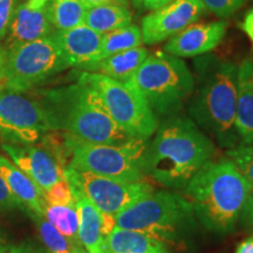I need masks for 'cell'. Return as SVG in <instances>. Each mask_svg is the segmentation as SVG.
<instances>
[{"label":"cell","instance_id":"9a60e30c","mask_svg":"<svg viewBox=\"0 0 253 253\" xmlns=\"http://www.w3.org/2000/svg\"><path fill=\"white\" fill-rule=\"evenodd\" d=\"M54 31L45 7L33 9L25 1L18 6L1 46L5 53L9 52L25 43L49 37Z\"/></svg>","mask_w":253,"mask_h":253},{"label":"cell","instance_id":"8d00e7d4","mask_svg":"<svg viewBox=\"0 0 253 253\" xmlns=\"http://www.w3.org/2000/svg\"><path fill=\"white\" fill-rule=\"evenodd\" d=\"M80 1L84 4V6L86 8L95 7V6L106 5V4H114V2H116L115 0H80Z\"/></svg>","mask_w":253,"mask_h":253},{"label":"cell","instance_id":"ba28073f","mask_svg":"<svg viewBox=\"0 0 253 253\" xmlns=\"http://www.w3.org/2000/svg\"><path fill=\"white\" fill-rule=\"evenodd\" d=\"M78 81L93 88L110 118L131 138L149 140L155 134L158 116L130 84L94 72H82Z\"/></svg>","mask_w":253,"mask_h":253},{"label":"cell","instance_id":"7bdbcfd3","mask_svg":"<svg viewBox=\"0 0 253 253\" xmlns=\"http://www.w3.org/2000/svg\"><path fill=\"white\" fill-rule=\"evenodd\" d=\"M77 253H86V251H84V250H80V251L77 252Z\"/></svg>","mask_w":253,"mask_h":253},{"label":"cell","instance_id":"836d02e7","mask_svg":"<svg viewBox=\"0 0 253 253\" xmlns=\"http://www.w3.org/2000/svg\"><path fill=\"white\" fill-rule=\"evenodd\" d=\"M173 0H142V6L144 9H149V11H156L164 7V6L169 5Z\"/></svg>","mask_w":253,"mask_h":253},{"label":"cell","instance_id":"9c48e42d","mask_svg":"<svg viewBox=\"0 0 253 253\" xmlns=\"http://www.w3.org/2000/svg\"><path fill=\"white\" fill-rule=\"evenodd\" d=\"M69 68L54 38L32 41L5 53L4 87L26 93Z\"/></svg>","mask_w":253,"mask_h":253},{"label":"cell","instance_id":"1f68e13d","mask_svg":"<svg viewBox=\"0 0 253 253\" xmlns=\"http://www.w3.org/2000/svg\"><path fill=\"white\" fill-rule=\"evenodd\" d=\"M240 221H242V225L245 227L246 230L253 232V191L250 195L244 209H243L242 213H240Z\"/></svg>","mask_w":253,"mask_h":253},{"label":"cell","instance_id":"d6986e66","mask_svg":"<svg viewBox=\"0 0 253 253\" xmlns=\"http://www.w3.org/2000/svg\"><path fill=\"white\" fill-rule=\"evenodd\" d=\"M79 212V242L86 253H109L107 237L102 231L101 212L88 199L80 194H74Z\"/></svg>","mask_w":253,"mask_h":253},{"label":"cell","instance_id":"83f0119b","mask_svg":"<svg viewBox=\"0 0 253 253\" xmlns=\"http://www.w3.org/2000/svg\"><path fill=\"white\" fill-rule=\"evenodd\" d=\"M43 199L47 205H68L75 203L71 184L66 177L43 192Z\"/></svg>","mask_w":253,"mask_h":253},{"label":"cell","instance_id":"5b68a950","mask_svg":"<svg viewBox=\"0 0 253 253\" xmlns=\"http://www.w3.org/2000/svg\"><path fill=\"white\" fill-rule=\"evenodd\" d=\"M197 225L191 204L173 191L150 192L116 214V226L140 231L163 244L183 242Z\"/></svg>","mask_w":253,"mask_h":253},{"label":"cell","instance_id":"f35d334b","mask_svg":"<svg viewBox=\"0 0 253 253\" xmlns=\"http://www.w3.org/2000/svg\"><path fill=\"white\" fill-rule=\"evenodd\" d=\"M4 71H5V50L0 45V82L4 80Z\"/></svg>","mask_w":253,"mask_h":253},{"label":"cell","instance_id":"4316f807","mask_svg":"<svg viewBox=\"0 0 253 253\" xmlns=\"http://www.w3.org/2000/svg\"><path fill=\"white\" fill-rule=\"evenodd\" d=\"M227 160L235 164L237 170L253 185V144H243L229 149Z\"/></svg>","mask_w":253,"mask_h":253},{"label":"cell","instance_id":"4dcf8cb0","mask_svg":"<svg viewBox=\"0 0 253 253\" xmlns=\"http://www.w3.org/2000/svg\"><path fill=\"white\" fill-rule=\"evenodd\" d=\"M21 207L23 205L12 194L5 179L0 175V211H12Z\"/></svg>","mask_w":253,"mask_h":253},{"label":"cell","instance_id":"2e32d148","mask_svg":"<svg viewBox=\"0 0 253 253\" xmlns=\"http://www.w3.org/2000/svg\"><path fill=\"white\" fill-rule=\"evenodd\" d=\"M52 37L61 49L69 67H84L93 61L99 52L102 34L86 25L66 31H54Z\"/></svg>","mask_w":253,"mask_h":253},{"label":"cell","instance_id":"8992f818","mask_svg":"<svg viewBox=\"0 0 253 253\" xmlns=\"http://www.w3.org/2000/svg\"><path fill=\"white\" fill-rule=\"evenodd\" d=\"M128 84L134 86L158 116L176 115L195 87V77L181 58L167 52L148 55Z\"/></svg>","mask_w":253,"mask_h":253},{"label":"cell","instance_id":"3957f363","mask_svg":"<svg viewBox=\"0 0 253 253\" xmlns=\"http://www.w3.org/2000/svg\"><path fill=\"white\" fill-rule=\"evenodd\" d=\"M196 90L190 100L189 113L196 125L216 138L221 147H238L236 130L238 66L212 55L195 61Z\"/></svg>","mask_w":253,"mask_h":253},{"label":"cell","instance_id":"ac0fdd59","mask_svg":"<svg viewBox=\"0 0 253 253\" xmlns=\"http://www.w3.org/2000/svg\"><path fill=\"white\" fill-rule=\"evenodd\" d=\"M0 175L23 207L27 208L30 212L43 214L46 205L43 192L26 173L5 156H0Z\"/></svg>","mask_w":253,"mask_h":253},{"label":"cell","instance_id":"277c9868","mask_svg":"<svg viewBox=\"0 0 253 253\" xmlns=\"http://www.w3.org/2000/svg\"><path fill=\"white\" fill-rule=\"evenodd\" d=\"M253 185L230 160L210 162L185 186V198L208 230L229 233L235 229Z\"/></svg>","mask_w":253,"mask_h":253},{"label":"cell","instance_id":"d590c367","mask_svg":"<svg viewBox=\"0 0 253 253\" xmlns=\"http://www.w3.org/2000/svg\"><path fill=\"white\" fill-rule=\"evenodd\" d=\"M7 253H47V252H43V251H41V250H38L30 245L28 246L21 245V246H18V248H9Z\"/></svg>","mask_w":253,"mask_h":253},{"label":"cell","instance_id":"8fae6325","mask_svg":"<svg viewBox=\"0 0 253 253\" xmlns=\"http://www.w3.org/2000/svg\"><path fill=\"white\" fill-rule=\"evenodd\" d=\"M65 177L73 195L84 196L100 212L116 216L138 199L155 191L147 181L123 182L66 167Z\"/></svg>","mask_w":253,"mask_h":253},{"label":"cell","instance_id":"7a4b0ae2","mask_svg":"<svg viewBox=\"0 0 253 253\" xmlns=\"http://www.w3.org/2000/svg\"><path fill=\"white\" fill-rule=\"evenodd\" d=\"M39 102L50 131L99 144H122L131 138L110 118L93 88L80 81L41 91Z\"/></svg>","mask_w":253,"mask_h":253},{"label":"cell","instance_id":"cb8c5ba5","mask_svg":"<svg viewBox=\"0 0 253 253\" xmlns=\"http://www.w3.org/2000/svg\"><path fill=\"white\" fill-rule=\"evenodd\" d=\"M45 9L55 31L71 30L84 24L87 8L80 0H49Z\"/></svg>","mask_w":253,"mask_h":253},{"label":"cell","instance_id":"ab89813d","mask_svg":"<svg viewBox=\"0 0 253 253\" xmlns=\"http://www.w3.org/2000/svg\"><path fill=\"white\" fill-rule=\"evenodd\" d=\"M9 248H11V246L6 245L4 238H2V236L0 235V253H7Z\"/></svg>","mask_w":253,"mask_h":253},{"label":"cell","instance_id":"30bf717a","mask_svg":"<svg viewBox=\"0 0 253 253\" xmlns=\"http://www.w3.org/2000/svg\"><path fill=\"white\" fill-rule=\"evenodd\" d=\"M50 131L38 100L0 87V138L7 144L33 145Z\"/></svg>","mask_w":253,"mask_h":253},{"label":"cell","instance_id":"b9f144b4","mask_svg":"<svg viewBox=\"0 0 253 253\" xmlns=\"http://www.w3.org/2000/svg\"><path fill=\"white\" fill-rule=\"evenodd\" d=\"M132 4H134V6L136 8L141 7L142 6V0H132Z\"/></svg>","mask_w":253,"mask_h":253},{"label":"cell","instance_id":"603a6c76","mask_svg":"<svg viewBox=\"0 0 253 253\" xmlns=\"http://www.w3.org/2000/svg\"><path fill=\"white\" fill-rule=\"evenodd\" d=\"M142 43H143V38H142L141 28L137 25L130 24L128 26L114 30L109 33L103 34L99 52L90 63L101 61L108 56L125 52V50L140 47ZM90 63H88V65H90Z\"/></svg>","mask_w":253,"mask_h":253},{"label":"cell","instance_id":"6da1fadb","mask_svg":"<svg viewBox=\"0 0 253 253\" xmlns=\"http://www.w3.org/2000/svg\"><path fill=\"white\" fill-rule=\"evenodd\" d=\"M213 142L191 119L169 116L158 125L142 160V171L157 184L185 189L202 168L212 162Z\"/></svg>","mask_w":253,"mask_h":253},{"label":"cell","instance_id":"5bb4252c","mask_svg":"<svg viewBox=\"0 0 253 253\" xmlns=\"http://www.w3.org/2000/svg\"><path fill=\"white\" fill-rule=\"evenodd\" d=\"M226 28L225 20L192 24L168 41L164 50L177 58L204 55L219 45Z\"/></svg>","mask_w":253,"mask_h":253},{"label":"cell","instance_id":"7402d4cb","mask_svg":"<svg viewBox=\"0 0 253 253\" xmlns=\"http://www.w3.org/2000/svg\"><path fill=\"white\" fill-rule=\"evenodd\" d=\"M132 14L128 7L114 2L87 8L84 25L100 34L109 33L131 24Z\"/></svg>","mask_w":253,"mask_h":253},{"label":"cell","instance_id":"4fadbf2b","mask_svg":"<svg viewBox=\"0 0 253 253\" xmlns=\"http://www.w3.org/2000/svg\"><path fill=\"white\" fill-rule=\"evenodd\" d=\"M207 11L201 0H173L169 5L150 12L142 19L143 42L154 45L171 39L195 24Z\"/></svg>","mask_w":253,"mask_h":253},{"label":"cell","instance_id":"44dd1931","mask_svg":"<svg viewBox=\"0 0 253 253\" xmlns=\"http://www.w3.org/2000/svg\"><path fill=\"white\" fill-rule=\"evenodd\" d=\"M109 253H167L160 240L136 230L116 226L107 236Z\"/></svg>","mask_w":253,"mask_h":253},{"label":"cell","instance_id":"484cf974","mask_svg":"<svg viewBox=\"0 0 253 253\" xmlns=\"http://www.w3.org/2000/svg\"><path fill=\"white\" fill-rule=\"evenodd\" d=\"M34 223L39 231L40 238L43 244L48 249L49 253H77L80 250H84L81 245L75 244L72 240L62 236L58 230L55 229L43 214L30 212Z\"/></svg>","mask_w":253,"mask_h":253},{"label":"cell","instance_id":"ffe728a7","mask_svg":"<svg viewBox=\"0 0 253 253\" xmlns=\"http://www.w3.org/2000/svg\"><path fill=\"white\" fill-rule=\"evenodd\" d=\"M149 52L144 47H136L118 53L95 63L84 66V72H94L106 75L114 80L126 82L141 67Z\"/></svg>","mask_w":253,"mask_h":253},{"label":"cell","instance_id":"d4e9b609","mask_svg":"<svg viewBox=\"0 0 253 253\" xmlns=\"http://www.w3.org/2000/svg\"><path fill=\"white\" fill-rule=\"evenodd\" d=\"M43 216L47 220L55 227L56 230L72 240L75 244L79 242V212L77 204L72 203L68 205H45Z\"/></svg>","mask_w":253,"mask_h":253},{"label":"cell","instance_id":"60d3db41","mask_svg":"<svg viewBox=\"0 0 253 253\" xmlns=\"http://www.w3.org/2000/svg\"><path fill=\"white\" fill-rule=\"evenodd\" d=\"M115 1L118 2V4H120V5L125 6V7H128V5H129V2H130V0H115Z\"/></svg>","mask_w":253,"mask_h":253},{"label":"cell","instance_id":"7c38bea8","mask_svg":"<svg viewBox=\"0 0 253 253\" xmlns=\"http://www.w3.org/2000/svg\"><path fill=\"white\" fill-rule=\"evenodd\" d=\"M1 149L21 171L45 192L65 177L66 151L60 145H13L2 143Z\"/></svg>","mask_w":253,"mask_h":253},{"label":"cell","instance_id":"e575fe53","mask_svg":"<svg viewBox=\"0 0 253 253\" xmlns=\"http://www.w3.org/2000/svg\"><path fill=\"white\" fill-rule=\"evenodd\" d=\"M236 253H253V236L243 240L237 248Z\"/></svg>","mask_w":253,"mask_h":253},{"label":"cell","instance_id":"e0dca14e","mask_svg":"<svg viewBox=\"0 0 253 253\" xmlns=\"http://www.w3.org/2000/svg\"><path fill=\"white\" fill-rule=\"evenodd\" d=\"M236 130L244 144H253V60L245 59L237 78Z\"/></svg>","mask_w":253,"mask_h":253},{"label":"cell","instance_id":"f1b7e54d","mask_svg":"<svg viewBox=\"0 0 253 253\" xmlns=\"http://www.w3.org/2000/svg\"><path fill=\"white\" fill-rule=\"evenodd\" d=\"M207 11L219 18H227L245 4L246 0H201Z\"/></svg>","mask_w":253,"mask_h":253},{"label":"cell","instance_id":"74e56055","mask_svg":"<svg viewBox=\"0 0 253 253\" xmlns=\"http://www.w3.org/2000/svg\"><path fill=\"white\" fill-rule=\"evenodd\" d=\"M49 0H27V5L30 6L31 8L33 9H40V8H43L46 6L47 2H48Z\"/></svg>","mask_w":253,"mask_h":253},{"label":"cell","instance_id":"d6a6232c","mask_svg":"<svg viewBox=\"0 0 253 253\" xmlns=\"http://www.w3.org/2000/svg\"><path fill=\"white\" fill-rule=\"evenodd\" d=\"M240 27H242V30L245 32L246 36L249 37V39L253 43V8L246 13L244 21L240 25Z\"/></svg>","mask_w":253,"mask_h":253},{"label":"cell","instance_id":"52a82bcc","mask_svg":"<svg viewBox=\"0 0 253 253\" xmlns=\"http://www.w3.org/2000/svg\"><path fill=\"white\" fill-rule=\"evenodd\" d=\"M63 148L69 157L68 168L123 182H143L142 160L149 142L130 138L122 144L81 142L63 136Z\"/></svg>","mask_w":253,"mask_h":253},{"label":"cell","instance_id":"f546056e","mask_svg":"<svg viewBox=\"0 0 253 253\" xmlns=\"http://www.w3.org/2000/svg\"><path fill=\"white\" fill-rule=\"evenodd\" d=\"M20 0H0V41L4 40Z\"/></svg>","mask_w":253,"mask_h":253}]
</instances>
